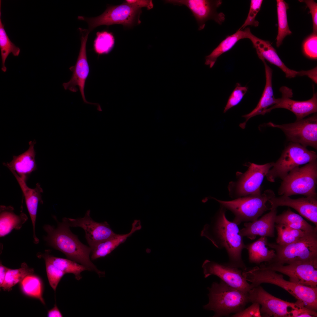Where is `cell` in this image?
<instances>
[{"instance_id":"1","label":"cell","mask_w":317,"mask_h":317,"mask_svg":"<svg viewBox=\"0 0 317 317\" xmlns=\"http://www.w3.org/2000/svg\"><path fill=\"white\" fill-rule=\"evenodd\" d=\"M220 205L211 222L204 226L200 236L210 240L216 248L225 250L228 257L227 264L244 270L247 267L242 256L246 246L243 237L238 225L227 218L226 209Z\"/></svg>"},{"instance_id":"2","label":"cell","mask_w":317,"mask_h":317,"mask_svg":"<svg viewBox=\"0 0 317 317\" xmlns=\"http://www.w3.org/2000/svg\"><path fill=\"white\" fill-rule=\"evenodd\" d=\"M53 217L57 223L56 227L48 224L43 226L47 233L44 238L47 244L63 253L68 259L83 265L88 270L95 272L100 277L104 276L105 272L99 270L91 261V247L82 243L71 232L67 218L64 217L60 222L55 216Z\"/></svg>"},{"instance_id":"3","label":"cell","mask_w":317,"mask_h":317,"mask_svg":"<svg viewBox=\"0 0 317 317\" xmlns=\"http://www.w3.org/2000/svg\"><path fill=\"white\" fill-rule=\"evenodd\" d=\"M259 266L247 268L242 271L246 280L250 282L251 289L262 283L277 286L286 290L306 307L317 311V288H313L287 281L281 274L265 267L262 264Z\"/></svg>"},{"instance_id":"4","label":"cell","mask_w":317,"mask_h":317,"mask_svg":"<svg viewBox=\"0 0 317 317\" xmlns=\"http://www.w3.org/2000/svg\"><path fill=\"white\" fill-rule=\"evenodd\" d=\"M207 289L209 301L203 308L213 311L214 317L227 316L239 312L249 303L248 293L232 287L221 280L219 282H213Z\"/></svg>"},{"instance_id":"5","label":"cell","mask_w":317,"mask_h":317,"mask_svg":"<svg viewBox=\"0 0 317 317\" xmlns=\"http://www.w3.org/2000/svg\"><path fill=\"white\" fill-rule=\"evenodd\" d=\"M275 196L271 189L265 190L262 194L249 195L226 201L210 197L218 202L220 205L234 215L233 222L237 225L242 222H252L257 220L266 211L270 210L267 203L269 200Z\"/></svg>"},{"instance_id":"6","label":"cell","mask_w":317,"mask_h":317,"mask_svg":"<svg viewBox=\"0 0 317 317\" xmlns=\"http://www.w3.org/2000/svg\"><path fill=\"white\" fill-rule=\"evenodd\" d=\"M282 180L278 190L279 195L301 194L317 198V160L295 167Z\"/></svg>"},{"instance_id":"7","label":"cell","mask_w":317,"mask_h":317,"mask_svg":"<svg viewBox=\"0 0 317 317\" xmlns=\"http://www.w3.org/2000/svg\"><path fill=\"white\" fill-rule=\"evenodd\" d=\"M317 231L308 233L285 245L268 242L267 246L275 250L276 256L272 262L267 263L284 264L317 259Z\"/></svg>"},{"instance_id":"8","label":"cell","mask_w":317,"mask_h":317,"mask_svg":"<svg viewBox=\"0 0 317 317\" xmlns=\"http://www.w3.org/2000/svg\"><path fill=\"white\" fill-rule=\"evenodd\" d=\"M317 155L299 144L291 142L266 176L267 180L274 182L278 178L282 180L296 167L317 160Z\"/></svg>"},{"instance_id":"9","label":"cell","mask_w":317,"mask_h":317,"mask_svg":"<svg viewBox=\"0 0 317 317\" xmlns=\"http://www.w3.org/2000/svg\"><path fill=\"white\" fill-rule=\"evenodd\" d=\"M141 8L130 4L125 1L116 6L108 5L105 11L101 15L93 17L78 16V19L85 21L87 23L90 32L95 28L102 25L109 26L120 24L131 27L136 23L139 24Z\"/></svg>"},{"instance_id":"10","label":"cell","mask_w":317,"mask_h":317,"mask_svg":"<svg viewBox=\"0 0 317 317\" xmlns=\"http://www.w3.org/2000/svg\"><path fill=\"white\" fill-rule=\"evenodd\" d=\"M274 163L259 165L250 163L247 170L239 176L237 180L230 183L228 190L231 197L236 199L261 194V185Z\"/></svg>"},{"instance_id":"11","label":"cell","mask_w":317,"mask_h":317,"mask_svg":"<svg viewBox=\"0 0 317 317\" xmlns=\"http://www.w3.org/2000/svg\"><path fill=\"white\" fill-rule=\"evenodd\" d=\"M249 302L258 303L262 317H291V309L297 308L303 303L297 300L290 302L277 298L265 290L261 285L251 289L248 292Z\"/></svg>"},{"instance_id":"12","label":"cell","mask_w":317,"mask_h":317,"mask_svg":"<svg viewBox=\"0 0 317 317\" xmlns=\"http://www.w3.org/2000/svg\"><path fill=\"white\" fill-rule=\"evenodd\" d=\"M267 124L270 127L280 129L291 142L298 143L305 147L310 146L317 149L316 114L292 123L278 124L269 122Z\"/></svg>"},{"instance_id":"13","label":"cell","mask_w":317,"mask_h":317,"mask_svg":"<svg viewBox=\"0 0 317 317\" xmlns=\"http://www.w3.org/2000/svg\"><path fill=\"white\" fill-rule=\"evenodd\" d=\"M266 268L286 275L296 284L317 288V259L297 262L286 265L264 263Z\"/></svg>"},{"instance_id":"14","label":"cell","mask_w":317,"mask_h":317,"mask_svg":"<svg viewBox=\"0 0 317 317\" xmlns=\"http://www.w3.org/2000/svg\"><path fill=\"white\" fill-rule=\"evenodd\" d=\"M81 36V46L79 55L75 65L70 67L69 69L72 72L70 80L63 83L65 90H69L76 92L79 90L84 103L99 106L97 103L87 101L85 96L84 89L87 79L90 73V67L87 61L86 52V43L88 35L90 33L88 29L79 28Z\"/></svg>"},{"instance_id":"15","label":"cell","mask_w":317,"mask_h":317,"mask_svg":"<svg viewBox=\"0 0 317 317\" xmlns=\"http://www.w3.org/2000/svg\"><path fill=\"white\" fill-rule=\"evenodd\" d=\"M166 3L175 5H184L191 11L195 17L199 30L204 28L206 22L212 20L221 25L225 20V15L222 12L218 13L217 9L221 5V0H167Z\"/></svg>"},{"instance_id":"16","label":"cell","mask_w":317,"mask_h":317,"mask_svg":"<svg viewBox=\"0 0 317 317\" xmlns=\"http://www.w3.org/2000/svg\"><path fill=\"white\" fill-rule=\"evenodd\" d=\"M202 267L205 278L214 275L230 286L242 291L248 293L251 289L250 284L243 276V270L240 269L226 263H220L208 259L204 262Z\"/></svg>"},{"instance_id":"17","label":"cell","mask_w":317,"mask_h":317,"mask_svg":"<svg viewBox=\"0 0 317 317\" xmlns=\"http://www.w3.org/2000/svg\"><path fill=\"white\" fill-rule=\"evenodd\" d=\"M67 219L70 227H79L83 229L85 237L91 248L116 234L107 222H98L94 221L90 216V210L86 211L83 217Z\"/></svg>"},{"instance_id":"18","label":"cell","mask_w":317,"mask_h":317,"mask_svg":"<svg viewBox=\"0 0 317 317\" xmlns=\"http://www.w3.org/2000/svg\"><path fill=\"white\" fill-rule=\"evenodd\" d=\"M282 97L278 98L276 103L265 111L264 114L273 109L282 108L293 112L296 117V121L303 119L310 114L317 111V94L313 91V97L310 99L304 101H298L292 100V90L286 86L282 87L280 89Z\"/></svg>"},{"instance_id":"19","label":"cell","mask_w":317,"mask_h":317,"mask_svg":"<svg viewBox=\"0 0 317 317\" xmlns=\"http://www.w3.org/2000/svg\"><path fill=\"white\" fill-rule=\"evenodd\" d=\"M271 208L287 206L295 210L299 214L317 227V198L306 197L296 199L284 195L272 198L269 200Z\"/></svg>"},{"instance_id":"20","label":"cell","mask_w":317,"mask_h":317,"mask_svg":"<svg viewBox=\"0 0 317 317\" xmlns=\"http://www.w3.org/2000/svg\"><path fill=\"white\" fill-rule=\"evenodd\" d=\"M277 208H270L269 212L259 219L245 222L244 227L240 230V235L251 240L255 239L257 236L274 237Z\"/></svg>"},{"instance_id":"21","label":"cell","mask_w":317,"mask_h":317,"mask_svg":"<svg viewBox=\"0 0 317 317\" xmlns=\"http://www.w3.org/2000/svg\"><path fill=\"white\" fill-rule=\"evenodd\" d=\"M247 38L251 41L260 59H266L278 67L284 72L286 77L293 78L298 75L299 71L290 69L284 64L269 41L257 37L251 33L250 30L248 32Z\"/></svg>"},{"instance_id":"22","label":"cell","mask_w":317,"mask_h":317,"mask_svg":"<svg viewBox=\"0 0 317 317\" xmlns=\"http://www.w3.org/2000/svg\"><path fill=\"white\" fill-rule=\"evenodd\" d=\"M16 178L24 197L26 207L30 215L33 228V242L38 243L39 240L37 237L35 232L36 222L38 206L39 202L43 203L41 193L43 192L40 184H36L35 188H31L27 185L26 181L20 177L15 172L10 170Z\"/></svg>"},{"instance_id":"23","label":"cell","mask_w":317,"mask_h":317,"mask_svg":"<svg viewBox=\"0 0 317 317\" xmlns=\"http://www.w3.org/2000/svg\"><path fill=\"white\" fill-rule=\"evenodd\" d=\"M36 141L29 142L28 149L23 153L14 156L10 162L3 163V165L10 170L14 171L21 178L26 181L29 175L37 169L35 157L36 153L34 146Z\"/></svg>"},{"instance_id":"24","label":"cell","mask_w":317,"mask_h":317,"mask_svg":"<svg viewBox=\"0 0 317 317\" xmlns=\"http://www.w3.org/2000/svg\"><path fill=\"white\" fill-rule=\"evenodd\" d=\"M260 60L263 63L265 69L266 84L261 97L255 108L249 113L244 115L242 117L245 119V121L240 124L242 129L245 128L247 121L251 118L258 115H264L265 111L270 107L275 104L278 98L274 97L272 87V70L267 65L264 59Z\"/></svg>"},{"instance_id":"25","label":"cell","mask_w":317,"mask_h":317,"mask_svg":"<svg viewBox=\"0 0 317 317\" xmlns=\"http://www.w3.org/2000/svg\"><path fill=\"white\" fill-rule=\"evenodd\" d=\"M141 228L139 220H135L132 225L130 232L124 234H116L114 236L104 241L101 242L91 248L90 258L92 260L104 257L117 248L121 244L124 242L129 237L136 231Z\"/></svg>"},{"instance_id":"26","label":"cell","mask_w":317,"mask_h":317,"mask_svg":"<svg viewBox=\"0 0 317 317\" xmlns=\"http://www.w3.org/2000/svg\"><path fill=\"white\" fill-rule=\"evenodd\" d=\"M28 218L26 215L23 212L19 215L16 214L14 209L11 206L0 205V237L8 235L14 229H20Z\"/></svg>"},{"instance_id":"27","label":"cell","mask_w":317,"mask_h":317,"mask_svg":"<svg viewBox=\"0 0 317 317\" xmlns=\"http://www.w3.org/2000/svg\"><path fill=\"white\" fill-rule=\"evenodd\" d=\"M268 243L266 237H261L255 241L246 245L248 251L250 262L259 264L262 263L269 262L276 257L274 249L269 250L267 246Z\"/></svg>"},{"instance_id":"28","label":"cell","mask_w":317,"mask_h":317,"mask_svg":"<svg viewBox=\"0 0 317 317\" xmlns=\"http://www.w3.org/2000/svg\"><path fill=\"white\" fill-rule=\"evenodd\" d=\"M249 28L239 29L234 33L227 36L208 55L205 57V64L212 68L217 58L223 53L232 49L237 43L242 39L247 38Z\"/></svg>"},{"instance_id":"29","label":"cell","mask_w":317,"mask_h":317,"mask_svg":"<svg viewBox=\"0 0 317 317\" xmlns=\"http://www.w3.org/2000/svg\"><path fill=\"white\" fill-rule=\"evenodd\" d=\"M50 250H46L44 253H38L37 256L39 258L47 259L65 274H73L75 278L78 280L82 278L81 273L84 271L88 270L84 266L74 261L68 259L54 257L50 254Z\"/></svg>"},{"instance_id":"30","label":"cell","mask_w":317,"mask_h":317,"mask_svg":"<svg viewBox=\"0 0 317 317\" xmlns=\"http://www.w3.org/2000/svg\"><path fill=\"white\" fill-rule=\"evenodd\" d=\"M275 223L283 224L291 228L308 232L317 230L316 227L309 224L301 216L292 211L289 208L276 215Z\"/></svg>"},{"instance_id":"31","label":"cell","mask_w":317,"mask_h":317,"mask_svg":"<svg viewBox=\"0 0 317 317\" xmlns=\"http://www.w3.org/2000/svg\"><path fill=\"white\" fill-rule=\"evenodd\" d=\"M19 283L21 289L25 295L37 299L45 304L42 296V283L38 276L33 274L28 275Z\"/></svg>"},{"instance_id":"32","label":"cell","mask_w":317,"mask_h":317,"mask_svg":"<svg viewBox=\"0 0 317 317\" xmlns=\"http://www.w3.org/2000/svg\"><path fill=\"white\" fill-rule=\"evenodd\" d=\"M278 21V33L276 38V45L279 47L285 37L292 33L289 29L287 20V11L289 8L287 3L283 0H277Z\"/></svg>"},{"instance_id":"33","label":"cell","mask_w":317,"mask_h":317,"mask_svg":"<svg viewBox=\"0 0 317 317\" xmlns=\"http://www.w3.org/2000/svg\"><path fill=\"white\" fill-rule=\"evenodd\" d=\"M34 272V269L29 267L25 262L22 263L21 267L18 269L9 268L1 288L4 291H9L13 286L20 283L26 276L33 274Z\"/></svg>"},{"instance_id":"34","label":"cell","mask_w":317,"mask_h":317,"mask_svg":"<svg viewBox=\"0 0 317 317\" xmlns=\"http://www.w3.org/2000/svg\"><path fill=\"white\" fill-rule=\"evenodd\" d=\"M1 14L0 10V48L2 60L1 70L5 72L6 71L5 63L9 55L12 53L14 56H18L20 50L11 42L7 36L4 28V25L2 22Z\"/></svg>"},{"instance_id":"35","label":"cell","mask_w":317,"mask_h":317,"mask_svg":"<svg viewBox=\"0 0 317 317\" xmlns=\"http://www.w3.org/2000/svg\"><path fill=\"white\" fill-rule=\"evenodd\" d=\"M277 232V244L284 245L292 243L308 233L303 230L291 228L281 224L275 225Z\"/></svg>"},{"instance_id":"36","label":"cell","mask_w":317,"mask_h":317,"mask_svg":"<svg viewBox=\"0 0 317 317\" xmlns=\"http://www.w3.org/2000/svg\"><path fill=\"white\" fill-rule=\"evenodd\" d=\"M114 38L111 33L107 31H98L93 43V50L98 55L107 54L113 49Z\"/></svg>"},{"instance_id":"37","label":"cell","mask_w":317,"mask_h":317,"mask_svg":"<svg viewBox=\"0 0 317 317\" xmlns=\"http://www.w3.org/2000/svg\"><path fill=\"white\" fill-rule=\"evenodd\" d=\"M43 259L45 261L46 272L49 284L55 293L59 282L65 274L55 267L48 260L46 259Z\"/></svg>"},{"instance_id":"38","label":"cell","mask_w":317,"mask_h":317,"mask_svg":"<svg viewBox=\"0 0 317 317\" xmlns=\"http://www.w3.org/2000/svg\"><path fill=\"white\" fill-rule=\"evenodd\" d=\"M248 88L242 86L237 83L228 100L224 110V112H226L230 108L238 105L242 101L247 91Z\"/></svg>"},{"instance_id":"39","label":"cell","mask_w":317,"mask_h":317,"mask_svg":"<svg viewBox=\"0 0 317 317\" xmlns=\"http://www.w3.org/2000/svg\"><path fill=\"white\" fill-rule=\"evenodd\" d=\"M263 2L262 0H251L249 12L244 23L239 28L243 29L248 26L257 27L259 22L255 20L256 16L259 11Z\"/></svg>"},{"instance_id":"40","label":"cell","mask_w":317,"mask_h":317,"mask_svg":"<svg viewBox=\"0 0 317 317\" xmlns=\"http://www.w3.org/2000/svg\"><path fill=\"white\" fill-rule=\"evenodd\" d=\"M303 49L304 54L307 57L311 59H317V34L313 33L306 39L303 43Z\"/></svg>"},{"instance_id":"41","label":"cell","mask_w":317,"mask_h":317,"mask_svg":"<svg viewBox=\"0 0 317 317\" xmlns=\"http://www.w3.org/2000/svg\"><path fill=\"white\" fill-rule=\"evenodd\" d=\"M247 308H245L241 311L233 314L232 317H261L260 305L254 302Z\"/></svg>"},{"instance_id":"42","label":"cell","mask_w":317,"mask_h":317,"mask_svg":"<svg viewBox=\"0 0 317 317\" xmlns=\"http://www.w3.org/2000/svg\"><path fill=\"white\" fill-rule=\"evenodd\" d=\"M291 317H316L317 316L316 311L306 307L304 304L299 308L292 309L290 311Z\"/></svg>"},{"instance_id":"43","label":"cell","mask_w":317,"mask_h":317,"mask_svg":"<svg viewBox=\"0 0 317 317\" xmlns=\"http://www.w3.org/2000/svg\"><path fill=\"white\" fill-rule=\"evenodd\" d=\"M303 1L306 4L310 10L312 19L313 23V33H317V4L312 0H306Z\"/></svg>"},{"instance_id":"44","label":"cell","mask_w":317,"mask_h":317,"mask_svg":"<svg viewBox=\"0 0 317 317\" xmlns=\"http://www.w3.org/2000/svg\"><path fill=\"white\" fill-rule=\"evenodd\" d=\"M125 1L130 4L140 8L145 7L148 10L152 9L154 6L152 0H127Z\"/></svg>"},{"instance_id":"45","label":"cell","mask_w":317,"mask_h":317,"mask_svg":"<svg viewBox=\"0 0 317 317\" xmlns=\"http://www.w3.org/2000/svg\"><path fill=\"white\" fill-rule=\"evenodd\" d=\"M317 67L308 70H302L299 71L298 75L303 76L306 75L310 78L315 83H317Z\"/></svg>"},{"instance_id":"46","label":"cell","mask_w":317,"mask_h":317,"mask_svg":"<svg viewBox=\"0 0 317 317\" xmlns=\"http://www.w3.org/2000/svg\"><path fill=\"white\" fill-rule=\"evenodd\" d=\"M63 315L58 309L56 303L54 307L48 311L47 317H62Z\"/></svg>"},{"instance_id":"47","label":"cell","mask_w":317,"mask_h":317,"mask_svg":"<svg viewBox=\"0 0 317 317\" xmlns=\"http://www.w3.org/2000/svg\"><path fill=\"white\" fill-rule=\"evenodd\" d=\"M9 268L3 265L1 262L0 264V287L1 286L4 280L6 273Z\"/></svg>"}]
</instances>
